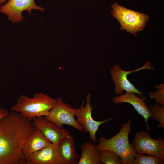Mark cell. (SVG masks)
Masks as SVG:
<instances>
[{"instance_id": "obj_1", "label": "cell", "mask_w": 164, "mask_h": 164, "mask_svg": "<svg viewBox=\"0 0 164 164\" xmlns=\"http://www.w3.org/2000/svg\"><path fill=\"white\" fill-rule=\"evenodd\" d=\"M35 129L32 121L11 111L0 120V164H26L21 146Z\"/></svg>"}, {"instance_id": "obj_2", "label": "cell", "mask_w": 164, "mask_h": 164, "mask_svg": "<svg viewBox=\"0 0 164 164\" xmlns=\"http://www.w3.org/2000/svg\"><path fill=\"white\" fill-rule=\"evenodd\" d=\"M131 123L130 119L128 122L122 124L119 132L109 139L101 137L96 145L97 149L99 151H111L120 157L122 164H132L136 152L129 141V134L132 130Z\"/></svg>"}, {"instance_id": "obj_3", "label": "cell", "mask_w": 164, "mask_h": 164, "mask_svg": "<svg viewBox=\"0 0 164 164\" xmlns=\"http://www.w3.org/2000/svg\"><path fill=\"white\" fill-rule=\"evenodd\" d=\"M56 102V99L42 93L35 94L31 98L22 95L10 110L19 112L22 116L32 121L34 117L48 115Z\"/></svg>"}, {"instance_id": "obj_4", "label": "cell", "mask_w": 164, "mask_h": 164, "mask_svg": "<svg viewBox=\"0 0 164 164\" xmlns=\"http://www.w3.org/2000/svg\"><path fill=\"white\" fill-rule=\"evenodd\" d=\"M111 14L119 22L120 30H125L136 36L138 32L143 30L149 17L144 13H140L120 5L115 2L111 6Z\"/></svg>"}, {"instance_id": "obj_5", "label": "cell", "mask_w": 164, "mask_h": 164, "mask_svg": "<svg viewBox=\"0 0 164 164\" xmlns=\"http://www.w3.org/2000/svg\"><path fill=\"white\" fill-rule=\"evenodd\" d=\"M146 69L154 70L153 67L149 61L145 63L144 65L139 68L131 71H125L121 69L119 65L115 64L109 70L111 79L114 84V91L117 95L122 94L124 91L126 92H133L138 94L141 97L146 99L142 94L143 93L137 89L135 86L127 79L128 75L134 72Z\"/></svg>"}, {"instance_id": "obj_6", "label": "cell", "mask_w": 164, "mask_h": 164, "mask_svg": "<svg viewBox=\"0 0 164 164\" xmlns=\"http://www.w3.org/2000/svg\"><path fill=\"white\" fill-rule=\"evenodd\" d=\"M56 100L55 104L45 118L60 127L66 124L84 133L82 128L75 118L76 108L64 102L61 97L56 98Z\"/></svg>"}, {"instance_id": "obj_7", "label": "cell", "mask_w": 164, "mask_h": 164, "mask_svg": "<svg viewBox=\"0 0 164 164\" xmlns=\"http://www.w3.org/2000/svg\"><path fill=\"white\" fill-rule=\"evenodd\" d=\"M132 144L136 152L164 159V140L162 137L153 139L148 132L143 131L135 133Z\"/></svg>"}, {"instance_id": "obj_8", "label": "cell", "mask_w": 164, "mask_h": 164, "mask_svg": "<svg viewBox=\"0 0 164 164\" xmlns=\"http://www.w3.org/2000/svg\"><path fill=\"white\" fill-rule=\"evenodd\" d=\"M91 94H88L86 97L87 102L84 106L85 100H83L80 107L76 109L75 116L77 121L82 128L84 132H88L92 142L94 143L97 142L96 134L99 126L102 124L112 119L111 118L103 121H96L92 116L93 107L91 106L90 101Z\"/></svg>"}, {"instance_id": "obj_9", "label": "cell", "mask_w": 164, "mask_h": 164, "mask_svg": "<svg viewBox=\"0 0 164 164\" xmlns=\"http://www.w3.org/2000/svg\"><path fill=\"white\" fill-rule=\"evenodd\" d=\"M40 10L42 12L45 9L38 6L34 0H8L0 7V12L5 14L9 21L13 23L24 21L25 18L22 15V12L26 11L31 14L33 10Z\"/></svg>"}, {"instance_id": "obj_10", "label": "cell", "mask_w": 164, "mask_h": 164, "mask_svg": "<svg viewBox=\"0 0 164 164\" xmlns=\"http://www.w3.org/2000/svg\"><path fill=\"white\" fill-rule=\"evenodd\" d=\"M59 143H51L26 158V164H66L60 152Z\"/></svg>"}, {"instance_id": "obj_11", "label": "cell", "mask_w": 164, "mask_h": 164, "mask_svg": "<svg viewBox=\"0 0 164 164\" xmlns=\"http://www.w3.org/2000/svg\"><path fill=\"white\" fill-rule=\"evenodd\" d=\"M32 121L35 129L52 143H59L70 134L67 130L58 126L44 116L34 117Z\"/></svg>"}, {"instance_id": "obj_12", "label": "cell", "mask_w": 164, "mask_h": 164, "mask_svg": "<svg viewBox=\"0 0 164 164\" xmlns=\"http://www.w3.org/2000/svg\"><path fill=\"white\" fill-rule=\"evenodd\" d=\"M147 100L142 97H139L133 92H126L124 94L114 97L112 102L114 104L126 103L131 104L138 113L142 116L146 123V129L150 130L148 120L152 116L151 111L148 104L145 102Z\"/></svg>"}, {"instance_id": "obj_13", "label": "cell", "mask_w": 164, "mask_h": 164, "mask_svg": "<svg viewBox=\"0 0 164 164\" xmlns=\"http://www.w3.org/2000/svg\"><path fill=\"white\" fill-rule=\"evenodd\" d=\"M51 143L39 131L35 129L22 142L21 147L26 158Z\"/></svg>"}, {"instance_id": "obj_14", "label": "cell", "mask_w": 164, "mask_h": 164, "mask_svg": "<svg viewBox=\"0 0 164 164\" xmlns=\"http://www.w3.org/2000/svg\"><path fill=\"white\" fill-rule=\"evenodd\" d=\"M58 148L66 164H77L79 155L76 151L74 139L70 134L59 142Z\"/></svg>"}, {"instance_id": "obj_15", "label": "cell", "mask_w": 164, "mask_h": 164, "mask_svg": "<svg viewBox=\"0 0 164 164\" xmlns=\"http://www.w3.org/2000/svg\"><path fill=\"white\" fill-rule=\"evenodd\" d=\"M81 154L77 164H100V152L96 145L91 142L83 143L80 146Z\"/></svg>"}, {"instance_id": "obj_16", "label": "cell", "mask_w": 164, "mask_h": 164, "mask_svg": "<svg viewBox=\"0 0 164 164\" xmlns=\"http://www.w3.org/2000/svg\"><path fill=\"white\" fill-rule=\"evenodd\" d=\"M164 159L150 155L136 152L132 164H163Z\"/></svg>"}, {"instance_id": "obj_17", "label": "cell", "mask_w": 164, "mask_h": 164, "mask_svg": "<svg viewBox=\"0 0 164 164\" xmlns=\"http://www.w3.org/2000/svg\"><path fill=\"white\" fill-rule=\"evenodd\" d=\"M101 163L104 164H122L121 158L113 152L109 150L100 151Z\"/></svg>"}, {"instance_id": "obj_18", "label": "cell", "mask_w": 164, "mask_h": 164, "mask_svg": "<svg viewBox=\"0 0 164 164\" xmlns=\"http://www.w3.org/2000/svg\"><path fill=\"white\" fill-rule=\"evenodd\" d=\"M152 116L150 118L159 122L157 126L160 128L164 127V107L155 102L153 105L148 104Z\"/></svg>"}, {"instance_id": "obj_19", "label": "cell", "mask_w": 164, "mask_h": 164, "mask_svg": "<svg viewBox=\"0 0 164 164\" xmlns=\"http://www.w3.org/2000/svg\"><path fill=\"white\" fill-rule=\"evenodd\" d=\"M154 87L157 90L155 91L149 93V97L151 99L154 100L155 102L164 107V84L163 83L160 84H155Z\"/></svg>"}, {"instance_id": "obj_20", "label": "cell", "mask_w": 164, "mask_h": 164, "mask_svg": "<svg viewBox=\"0 0 164 164\" xmlns=\"http://www.w3.org/2000/svg\"><path fill=\"white\" fill-rule=\"evenodd\" d=\"M9 111L6 108H2L0 109V120L3 117L7 115Z\"/></svg>"}, {"instance_id": "obj_21", "label": "cell", "mask_w": 164, "mask_h": 164, "mask_svg": "<svg viewBox=\"0 0 164 164\" xmlns=\"http://www.w3.org/2000/svg\"><path fill=\"white\" fill-rule=\"evenodd\" d=\"M7 0H0V5H2L5 3Z\"/></svg>"}]
</instances>
